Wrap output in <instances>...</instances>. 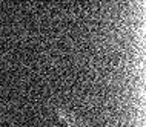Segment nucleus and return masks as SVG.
I'll return each mask as SVG.
<instances>
[{
  "mask_svg": "<svg viewBox=\"0 0 146 127\" xmlns=\"http://www.w3.org/2000/svg\"><path fill=\"white\" fill-rule=\"evenodd\" d=\"M58 115H60L58 118L62 120V122H65L68 127H80V124H78V121H77V118L68 115L65 110H63V112H58Z\"/></svg>",
  "mask_w": 146,
  "mask_h": 127,
  "instance_id": "1",
  "label": "nucleus"
}]
</instances>
